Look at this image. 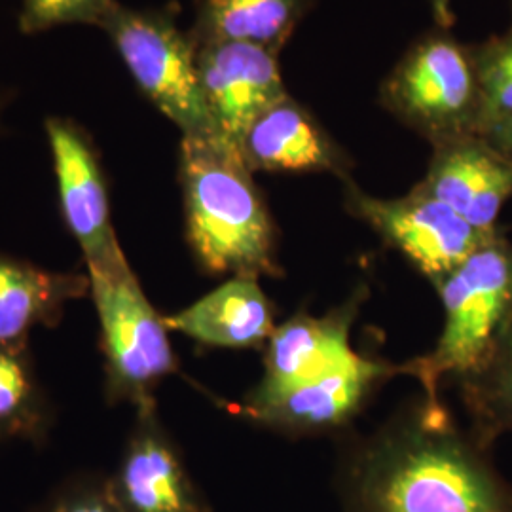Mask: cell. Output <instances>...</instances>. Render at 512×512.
<instances>
[{
  "label": "cell",
  "instance_id": "6da1fadb",
  "mask_svg": "<svg viewBox=\"0 0 512 512\" xmlns=\"http://www.w3.org/2000/svg\"><path fill=\"white\" fill-rule=\"evenodd\" d=\"M440 399L421 395L366 437L346 442L336 467L342 512H512V484Z\"/></svg>",
  "mask_w": 512,
  "mask_h": 512
},
{
  "label": "cell",
  "instance_id": "7a4b0ae2",
  "mask_svg": "<svg viewBox=\"0 0 512 512\" xmlns=\"http://www.w3.org/2000/svg\"><path fill=\"white\" fill-rule=\"evenodd\" d=\"M186 238L205 274L281 277L275 228L253 171L217 137L181 143Z\"/></svg>",
  "mask_w": 512,
  "mask_h": 512
},
{
  "label": "cell",
  "instance_id": "3957f363",
  "mask_svg": "<svg viewBox=\"0 0 512 512\" xmlns=\"http://www.w3.org/2000/svg\"><path fill=\"white\" fill-rule=\"evenodd\" d=\"M444 327L431 353L403 363L423 395L440 399L444 378L459 380L482 363L512 310V243L499 230L435 285Z\"/></svg>",
  "mask_w": 512,
  "mask_h": 512
},
{
  "label": "cell",
  "instance_id": "277c9868",
  "mask_svg": "<svg viewBox=\"0 0 512 512\" xmlns=\"http://www.w3.org/2000/svg\"><path fill=\"white\" fill-rule=\"evenodd\" d=\"M88 275L101 329L105 399L135 408L156 403V387L179 370L164 317L150 304L131 266Z\"/></svg>",
  "mask_w": 512,
  "mask_h": 512
},
{
  "label": "cell",
  "instance_id": "5b68a950",
  "mask_svg": "<svg viewBox=\"0 0 512 512\" xmlns=\"http://www.w3.org/2000/svg\"><path fill=\"white\" fill-rule=\"evenodd\" d=\"M387 109L431 145L478 135L482 95L473 50L444 35L414 46L385 80Z\"/></svg>",
  "mask_w": 512,
  "mask_h": 512
},
{
  "label": "cell",
  "instance_id": "8992f818",
  "mask_svg": "<svg viewBox=\"0 0 512 512\" xmlns=\"http://www.w3.org/2000/svg\"><path fill=\"white\" fill-rule=\"evenodd\" d=\"M103 27L139 88L183 137H215L203 101L198 52L173 23L116 6Z\"/></svg>",
  "mask_w": 512,
  "mask_h": 512
},
{
  "label": "cell",
  "instance_id": "52a82bcc",
  "mask_svg": "<svg viewBox=\"0 0 512 512\" xmlns=\"http://www.w3.org/2000/svg\"><path fill=\"white\" fill-rule=\"evenodd\" d=\"M346 200L355 217L399 249L433 285L495 234L478 232L420 186L403 198L380 200L348 183Z\"/></svg>",
  "mask_w": 512,
  "mask_h": 512
},
{
  "label": "cell",
  "instance_id": "ba28073f",
  "mask_svg": "<svg viewBox=\"0 0 512 512\" xmlns=\"http://www.w3.org/2000/svg\"><path fill=\"white\" fill-rule=\"evenodd\" d=\"M198 73L215 137L238 150L256 118L289 97L277 52L264 46L203 44L198 52Z\"/></svg>",
  "mask_w": 512,
  "mask_h": 512
},
{
  "label": "cell",
  "instance_id": "9c48e42d",
  "mask_svg": "<svg viewBox=\"0 0 512 512\" xmlns=\"http://www.w3.org/2000/svg\"><path fill=\"white\" fill-rule=\"evenodd\" d=\"M393 376H403V365H393L355 353L327 376L293 391L256 404H230V412L272 431L304 437L346 427L365 406L376 387Z\"/></svg>",
  "mask_w": 512,
  "mask_h": 512
},
{
  "label": "cell",
  "instance_id": "30bf717a",
  "mask_svg": "<svg viewBox=\"0 0 512 512\" xmlns=\"http://www.w3.org/2000/svg\"><path fill=\"white\" fill-rule=\"evenodd\" d=\"M110 488L122 512H213L165 431L156 403L137 408Z\"/></svg>",
  "mask_w": 512,
  "mask_h": 512
},
{
  "label": "cell",
  "instance_id": "8fae6325",
  "mask_svg": "<svg viewBox=\"0 0 512 512\" xmlns=\"http://www.w3.org/2000/svg\"><path fill=\"white\" fill-rule=\"evenodd\" d=\"M61 213L78 241L88 272L129 266L110 220L109 194L90 143L63 120H48Z\"/></svg>",
  "mask_w": 512,
  "mask_h": 512
},
{
  "label": "cell",
  "instance_id": "7c38bea8",
  "mask_svg": "<svg viewBox=\"0 0 512 512\" xmlns=\"http://www.w3.org/2000/svg\"><path fill=\"white\" fill-rule=\"evenodd\" d=\"M366 289H357L348 302L323 317L306 311L275 327L264 348V376L241 403H266L300 385L310 384L344 365L357 351L351 348V327Z\"/></svg>",
  "mask_w": 512,
  "mask_h": 512
},
{
  "label": "cell",
  "instance_id": "4fadbf2b",
  "mask_svg": "<svg viewBox=\"0 0 512 512\" xmlns=\"http://www.w3.org/2000/svg\"><path fill=\"white\" fill-rule=\"evenodd\" d=\"M427 177L418 186L446 203L482 234H494L512 198V162L480 135L435 145Z\"/></svg>",
  "mask_w": 512,
  "mask_h": 512
},
{
  "label": "cell",
  "instance_id": "5bb4252c",
  "mask_svg": "<svg viewBox=\"0 0 512 512\" xmlns=\"http://www.w3.org/2000/svg\"><path fill=\"white\" fill-rule=\"evenodd\" d=\"M164 321L207 348L264 349L275 330L272 300L258 279L239 275Z\"/></svg>",
  "mask_w": 512,
  "mask_h": 512
},
{
  "label": "cell",
  "instance_id": "9a60e30c",
  "mask_svg": "<svg viewBox=\"0 0 512 512\" xmlns=\"http://www.w3.org/2000/svg\"><path fill=\"white\" fill-rule=\"evenodd\" d=\"M239 150L251 171H329L344 177L348 169L346 156L291 95L256 118Z\"/></svg>",
  "mask_w": 512,
  "mask_h": 512
},
{
  "label": "cell",
  "instance_id": "2e32d148",
  "mask_svg": "<svg viewBox=\"0 0 512 512\" xmlns=\"http://www.w3.org/2000/svg\"><path fill=\"white\" fill-rule=\"evenodd\" d=\"M90 296V275L52 272L0 255V346H29L37 327L61 323L67 304Z\"/></svg>",
  "mask_w": 512,
  "mask_h": 512
},
{
  "label": "cell",
  "instance_id": "e0dca14e",
  "mask_svg": "<svg viewBox=\"0 0 512 512\" xmlns=\"http://www.w3.org/2000/svg\"><path fill=\"white\" fill-rule=\"evenodd\" d=\"M458 382L469 431L482 446L512 433V310L482 363Z\"/></svg>",
  "mask_w": 512,
  "mask_h": 512
},
{
  "label": "cell",
  "instance_id": "ac0fdd59",
  "mask_svg": "<svg viewBox=\"0 0 512 512\" xmlns=\"http://www.w3.org/2000/svg\"><path fill=\"white\" fill-rule=\"evenodd\" d=\"M54 408L38 380L29 346H0V442L44 446Z\"/></svg>",
  "mask_w": 512,
  "mask_h": 512
},
{
  "label": "cell",
  "instance_id": "d6986e66",
  "mask_svg": "<svg viewBox=\"0 0 512 512\" xmlns=\"http://www.w3.org/2000/svg\"><path fill=\"white\" fill-rule=\"evenodd\" d=\"M304 12V0H207L203 33L209 42H247L279 50Z\"/></svg>",
  "mask_w": 512,
  "mask_h": 512
},
{
  "label": "cell",
  "instance_id": "ffe728a7",
  "mask_svg": "<svg viewBox=\"0 0 512 512\" xmlns=\"http://www.w3.org/2000/svg\"><path fill=\"white\" fill-rule=\"evenodd\" d=\"M482 95V126L512 112V29L473 50Z\"/></svg>",
  "mask_w": 512,
  "mask_h": 512
},
{
  "label": "cell",
  "instance_id": "44dd1931",
  "mask_svg": "<svg viewBox=\"0 0 512 512\" xmlns=\"http://www.w3.org/2000/svg\"><path fill=\"white\" fill-rule=\"evenodd\" d=\"M31 512H122L109 475L84 471L67 476Z\"/></svg>",
  "mask_w": 512,
  "mask_h": 512
},
{
  "label": "cell",
  "instance_id": "7402d4cb",
  "mask_svg": "<svg viewBox=\"0 0 512 512\" xmlns=\"http://www.w3.org/2000/svg\"><path fill=\"white\" fill-rule=\"evenodd\" d=\"M116 6L114 0H25L21 25L25 31H42L73 21L103 27Z\"/></svg>",
  "mask_w": 512,
  "mask_h": 512
},
{
  "label": "cell",
  "instance_id": "603a6c76",
  "mask_svg": "<svg viewBox=\"0 0 512 512\" xmlns=\"http://www.w3.org/2000/svg\"><path fill=\"white\" fill-rule=\"evenodd\" d=\"M478 135L512 162V112L486 124Z\"/></svg>",
  "mask_w": 512,
  "mask_h": 512
},
{
  "label": "cell",
  "instance_id": "cb8c5ba5",
  "mask_svg": "<svg viewBox=\"0 0 512 512\" xmlns=\"http://www.w3.org/2000/svg\"><path fill=\"white\" fill-rule=\"evenodd\" d=\"M433 14L440 27H450L454 23V14H452V0H431Z\"/></svg>",
  "mask_w": 512,
  "mask_h": 512
}]
</instances>
